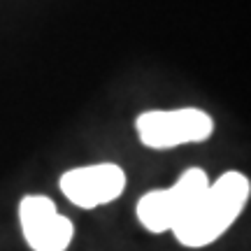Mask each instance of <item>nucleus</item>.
Listing matches in <instances>:
<instances>
[{
    "instance_id": "5",
    "label": "nucleus",
    "mask_w": 251,
    "mask_h": 251,
    "mask_svg": "<svg viewBox=\"0 0 251 251\" xmlns=\"http://www.w3.org/2000/svg\"><path fill=\"white\" fill-rule=\"evenodd\" d=\"M126 188V172L114 163H96L68 170L61 177L63 196L81 209L114 202Z\"/></svg>"
},
{
    "instance_id": "1",
    "label": "nucleus",
    "mask_w": 251,
    "mask_h": 251,
    "mask_svg": "<svg viewBox=\"0 0 251 251\" xmlns=\"http://www.w3.org/2000/svg\"><path fill=\"white\" fill-rule=\"evenodd\" d=\"M251 184L242 172H224L200 193L188 212L170 233L186 249H202L214 244L240 219L249 202Z\"/></svg>"
},
{
    "instance_id": "2",
    "label": "nucleus",
    "mask_w": 251,
    "mask_h": 251,
    "mask_svg": "<svg viewBox=\"0 0 251 251\" xmlns=\"http://www.w3.org/2000/svg\"><path fill=\"white\" fill-rule=\"evenodd\" d=\"M209 175L202 168H188L170 188H156L137 200V219L149 233H168L188 212L200 193L209 186Z\"/></svg>"
},
{
    "instance_id": "4",
    "label": "nucleus",
    "mask_w": 251,
    "mask_h": 251,
    "mask_svg": "<svg viewBox=\"0 0 251 251\" xmlns=\"http://www.w3.org/2000/svg\"><path fill=\"white\" fill-rule=\"evenodd\" d=\"M19 226L33 251H68L75 226L47 196H24L19 202Z\"/></svg>"
},
{
    "instance_id": "3",
    "label": "nucleus",
    "mask_w": 251,
    "mask_h": 251,
    "mask_svg": "<svg viewBox=\"0 0 251 251\" xmlns=\"http://www.w3.org/2000/svg\"><path fill=\"white\" fill-rule=\"evenodd\" d=\"M140 142L149 149H175L181 144L205 142L214 133L212 117L198 107L149 109L135 121Z\"/></svg>"
}]
</instances>
